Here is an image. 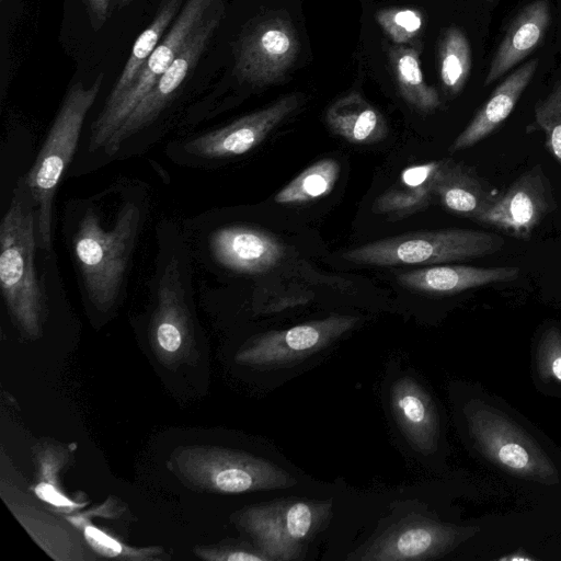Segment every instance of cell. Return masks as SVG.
<instances>
[{"instance_id":"6da1fadb","label":"cell","mask_w":561,"mask_h":561,"mask_svg":"<svg viewBox=\"0 0 561 561\" xmlns=\"http://www.w3.org/2000/svg\"><path fill=\"white\" fill-rule=\"evenodd\" d=\"M71 232V251L89 304L107 312L117 304L145 219L140 199L123 202L110 224L89 203L81 205Z\"/></svg>"},{"instance_id":"7a4b0ae2","label":"cell","mask_w":561,"mask_h":561,"mask_svg":"<svg viewBox=\"0 0 561 561\" xmlns=\"http://www.w3.org/2000/svg\"><path fill=\"white\" fill-rule=\"evenodd\" d=\"M37 249L35 204L20 179L0 225V287L10 317L31 339L41 335L46 316V295L36 266Z\"/></svg>"},{"instance_id":"3957f363","label":"cell","mask_w":561,"mask_h":561,"mask_svg":"<svg viewBox=\"0 0 561 561\" xmlns=\"http://www.w3.org/2000/svg\"><path fill=\"white\" fill-rule=\"evenodd\" d=\"M159 234L149 335L158 359L164 365H173L192 352L195 342L193 276L188 248L182 234L170 225Z\"/></svg>"},{"instance_id":"277c9868","label":"cell","mask_w":561,"mask_h":561,"mask_svg":"<svg viewBox=\"0 0 561 561\" xmlns=\"http://www.w3.org/2000/svg\"><path fill=\"white\" fill-rule=\"evenodd\" d=\"M103 78L104 73L100 72L89 85L77 81L69 87L32 168L23 178L35 204L37 244L42 251L51 250L56 191L76 152Z\"/></svg>"},{"instance_id":"5b68a950","label":"cell","mask_w":561,"mask_h":561,"mask_svg":"<svg viewBox=\"0 0 561 561\" xmlns=\"http://www.w3.org/2000/svg\"><path fill=\"white\" fill-rule=\"evenodd\" d=\"M504 244L497 233L449 228L376 240L345 251L342 257L375 266L430 265L483 257L501 251Z\"/></svg>"},{"instance_id":"8992f818","label":"cell","mask_w":561,"mask_h":561,"mask_svg":"<svg viewBox=\"0 0 561 561\" xmlns=\"http://www.w3.org/2000/svg\"><path fill=\"white\" fill-rule=\"evenodd\" d=\"M170 463L183 483L204 492L234 494L296 483L291 476L270 461L217 446L179 448Z\"/></svg>"},{"instance_id":"52a82bcc","label":"cell","mask_w":561,"mask_h":561,"mask_svg":"<svg viewBox=\"0 0 561 561\" xmlns=\"http://www.w3.org/2000/svg\"><path fill=\"white\" fill-rule=\"evenodd\" d=\"M328 501H279L244 507L233 515L268 561L296 560L306 543L331 515Z\"/></svg>"},{"instance_id":"ba28073f","label":"cell","mask_w":561,"mask_h":561,"mask_svg":"<svg viewBox=\"0 0 561 561\" xmlns=\"http://www.w3.org/2000/svg\"><path fill=\"white\" fill-rule=\"evenodd\" d=\"M470 434L479 449L511 474L556 483L558 471L540 446L495 408L474 399L465 407Z\"/></svg>"},{"instance_id":"9c48e42d","label":"cell","mask_w":561,"mask_h":561,"mask_svg":"<svg viewBox=\"0 0 561 561\" xmlns=\"http://www.w3.org/2000/svg\"><path fill=\"white\" fill-rule=\"evenodd\" d=\"M220 0H185L169 31L150 55L134 83L117 103L100 112L91 125L89 151L104 149L124 121L170 67L188 36Z\"/></svg>"},{"instance_id":"30bf717a","label":"cell","mask_w":561,"mask_h":561,"mask_svg":"<svg viewBox=\"0 0 561 561\" xmlns=\"http://www.w3.org/2000/svg\"><path fill=\"white\" fill-rule=\"evenodd\" d=\"M221 10L222 7L218 4L192 32L170 67L160 76L111 138L104 148L105 153H117L127 139L151 125L175 99L218 27Z\"/></svg>"},{"instance_id":"8fae6325","label":"cell","mask_w":561,"mask_h":561,"mask_svg":"<svg viewBox=\"0 0 561 561\" xmlns=\"http://www.w3.org/2000/svg\"><path fill=\"white\" fill-rule=\"evenodd\" d=\"M358 318L331 316L291 327L271 331L249 341L236 354V362L255 368H272L290 364L329 345L352 330Z\"/></svg>"},{"instance_id":"7c38bea8","label":"cell","mask_w":561,"mask_h":561,"mask_svg":"<svg viewBox=\"0 0 561 561\" xmlns=\"http://www.w3.org/2000/svg\"><path fill=\"white\" fill-rule=\"evenodd\" d=\"M298 50L299 41L288 21L264 20L240 39L234 73L240 80L253 84L275 82L293 65Z\"/></svg>"},{"instance_id":"4fadbf2b","label":"cell","mask_w":561,"mask_h":561,"mask_svg":"<svg viewBox=\"0 0 561 561\" xmlns=\"http://www.w3.org/2000/svg\"><path fill=\"white\" fill-rule=\"evenodd\" d=\"M554 198L547 176L536 165L518 176L499 195L478 222L527 240L553 209Z\"/></svg>"},{"instance_id":"5bb4252c","label":"cell","mask_w":561,"mask_h":561,"mask_svg":"<svg viewBox=\"0 0 561 561\" xmlns=\"http://www.w3.org/2000/svg\"><path fill=\"white\" fill-rule=\"evenodd\" d=\"M301 102L300 94H289L267 107L244 115L183 144L186 153L201 159H222L243 154L260 145L266 136Z\"/></svg>"},{"instance_id":"9a60e30c","label":"cell","mask_w":561,"mask_h":561,"mask_svg":"<svg viewBox=\"0 0 561 561\" xmlns=\"http://www.w3.org/2000/svg\"><path fill=\"white\" fill-rule=\"evenodd\" d=\"M477 529L444 525L427 518H405L369 545L360 560H426L443 556Z\"/></svg>"},{"instance_id":"2e32d148","label":"cell","mask_w":561,"mask_h":561,"mask_svg":"<svg viewBox=\"0 0 561 561\" xmlns=\"http://www.w3.org/2000/svg\"><path fill=\"white\" fill-rule=\"evenodd\" d=\"M207 243L210 256L218 265L240 274L270 271L284 255L283 245L272 234L241 225L213 230Z\"/></svg>"},{"instance_id":"e0dca14e","label":"cell","mask_w":561,"mask_h":561,"mask_svg":"<svg viewBox=\"0 0 561 561\" xmlns=\"http://www.w3.org/2000/svg\"><path fill=\"white\" fill-rule=\"evenodd\" d=\"M519 274V268L515 266L435 265L398 274L397 279L410 289L450 295L511 282L518 278Z\"/></svg>"},{"instance_id":"ac0fdd59","label":"cell","mask_w":561,"mask_h":561,"mask_svg":"<svg viewBox=\"0 0 561 561\" xmlns=\"http://www.w3.org/2000/svg\"><path fill=\"white\" fill-rule=\"evenodd\" d=\"M550 22L548 0H535L527 4L510 24L490 64L484 87L530 55L543 41Z\"/></svg>"},{"instance_id":"d6986e66","label":"cell","mask_w":561,"mask_h":561,"mask_svg":"<svg viewBox=\"0 0 561 561\" xmlns=\"http://www.w3.org/2000/svg\"><path fill=\"white\" fill-rule=\"evenodd\" d=\"M538 67V58L528 60L506 77L477 112L468 126L451 144L453 152L477 145L496 130L511 115L522 93L531 81Z\"/></svg>"},{"instance_id":"ffe728a7","label":"cell","mask_w":561,"mask_h":561,"mask_svg":"<svg viewBox=\"0 0 561 561\" xmlns=\"http://www.w3.org/2000/svg\"><path fill=\"white\" fill-rule=\"evenodd\" d=\"M432 188L448 211L476 221L499 196L473 171L451 160L440 161Z\"/></svg>"},{"instance_id":"44dd1931","label":"cell","mask_w":561,"mask_h":561,"mask_svg":"<svg viewBox=\"0 0 561 561\" xmlns=\"http://www.w3.org/2000/svg\"><path fill=\"white\" fill-rule=\"evenodd\" d=\"M391 404L398 424L410 443L422 454L437 446L438 421L427 392L411 377L398 379L391 391Z\"/></svg>"},{"instance_id":"7402d4cb","label":"cell","mask_w":561,"mask_h":561,"mask_svg":"<svg viewBox=\"0 0 561 561\" xmlns=\"http://www.w3.org/2000/svg\"><path fill=\"white\" fill-rule=\"evenodd\" d=\"M325 121L334 134L356 145L377 142L388 133L382 114L357 92L335 101Z\"/></svg>"},{"instance_id":"603a6c76","label":"cell","mask_w":561,"mask_h":561,"mask_svg":"<svg viewBox=\"0 0 561 561\" xmlns=\"http://www.w3.org/2000/svg\"><path fill=\"white\" fill-rule=\"evenodd\" d=\"M185 0H160L150 24L134 43L130 55L100 112L113 107L136 80L146 61L172 25Z\"/></svg>"},{"instance_id":"cb8c5ba5","label":"cell","mask_w":561,"mask_h":561,"mask_svg":"<svg viewBox=\"0 0 561 561\" xmlns=\"http://www.w3.org/2000/svg\"><path fill=\"white\" fill-rule=\"evenodd\" d=\"M34 541L55 560H87V551L75 533L55 518L30 506L8 504Z\"/></svg>"},{"instance_id":"d4e9b609","label":"cell","mask_w":561,"mask_h":561,"mask_svg":"<svg viewBox=\"0 0 561 561\" xmlns=\"http://www.w3.org/2000/svg\"><path fill=\"white\" fill-rule=\"evenodd\" d=\"M389 56L402 98L422 112L436 110L440 99L437 91L424 80L417 50L398 45L390 50Z\"/></svg>"},{"instance_id":"484cf974","label":"cell","mask_w":561,"mask_h":561,"mask_svg":"<svg viewBox=\"0 0 561 561\" xmlns=\"http://www.w3.org/2000/svg\"><path fill=\"white\" fill-rule=\"evenodd\" d=\"M69 453L65 447L44 444L36 450L37 479L34 486L35 495L54 507L69 514L87 505L70 499L61 489L58 474L68 462Z\"/></svg>"},{"instance_id":"4316f807","label":"cell","mask_w":561,"mask_h":561,"mask_svg":"<svg viewBox=\"0 0 561 561\" xmlns=\"http://www.w3.org/2000/svg\"><path fill=\"white\" fill-rule=\"evenodd\" d=\"M340 163L322 159L299 173L274 197L277 204H304L329 195L340 176Z\"/></svg>"},{"instance_id":"83f0119b","label":"cell","mask_w":561,"mask_h":561,"mask_svg":"<svg viewBox=\"0 0 561 561\" xmlns=\"http://www.w3.org/2000/svg\"><path fill=\"white\" fill-rule=\"evenodd\" d=\"M65 519L81 533L88 547L98 556L121 560H156L163 552L158 547L134 548L129 547L113 535L107 534L93 525L87 514H64Z\"/></svg>"},{"instance_id":"f1b7e54d","label":"cell","mask_w":561,"mask_h":561,"mask_svg":"<svg viewBox=\"0 0 561 561\" xmlns=\"http://www.w3.org/2000/svg\"><path fill=\"white\" fill-rule=\"evenodd\" d=\"M471 69V49L466 35L457 27L444 34L439 45V76L444 89L450 94L465 87Z\"/></svg>"},{"instance_id":"f546056e","label":"cell","mask_w":561,"mask_h":561,"mask_svg":"<svg viewBox=\"0 0 561 561\" xmlns=\"http://www.w3.org/2000/svg\"><path fill=\"white\" fill-rule=\"evenodd\" d=\"M434 196L432 183L414 185L401 182L382 193L374 203L373 210L391 218H401L425 208Z\"/></svg>"},{"instance_id":"4dcf8cb0","label":"cell","mask_w":561,"mask_h":561,"mask_svg":"<svg viewBox=\"0 0 561 561\" xmlns=\"http://www.w3.org/2000/svg\"><path fill=\"white\" fill-rule=\"evenodd\" d=\"M535 124L546 136V146L561 167V80L535 107Z\"/></svg>"},{"instance_id":"1f68e13d","label":"cell","mask_w":561,"mask_h":561,"mask_svg":"<svg viewBox=\"0 0 561 561\" xmlns=\"http://www.w3.org/2000/svg\"><path fill=\"white\" fill-rule=\"evenodd\" d=\"M376 21L385 33L398 45L410 43L421 32L422 13L411 8H387L379 10Z\"/></svg>"},{"instance_id":"d6a6232c","label":"cell","mask_w":561,"mask_h":561,"mask_svg":"<svg viewBox=\"0 0 561 561\" xmlns=\"http://www.w3.org/2000/svg\"><path fill=\"white\" fill-rule=\"evenodd\" d=\"M537 364L543 379L561 383V331L558 328L550 327L541 334Z\"/></svg>"},{"instance_id":"836d02e7","label":"cell","mask_w":561,"mask_h":561,"mask_svg":"<svg viewBox=\"0 0 561 561\" xmlns=\"http://www.w3.org/2000/svg\"><path fill=\"white\" fill-rule=\"evenodd\" d=\"M195 554L208 561H268L262 553L237 547H201Z\"/></svg>"},{"instance_id":"e575fe53","label":"cell","mask_w":561,"mask_h":561,"mask_svg":"<svg viewBox=\"0 0 561 561\" xmlns=\"http://www.w3.org/2000/svg\"><path fill=\"white\" fill-rule=\"evenodd\" d=\"M94 31L100 30L110 18L116 0H82Z\"/></svg>"},{"instance_id":"d590c367","label":"cell","mask_w":561,"mask_h":561,"mask_svg":"<svg viewBox=\"0 0 561 561\" xmlns=\"http://www.w3.org/2000/svg\"><path fill=\"white\" fill-rule=\"evenodd\" d=\"M500 560H508V561L526 560V561H529V560H533V558L528 557L527 554L517 556L516 553H514L513 556L503 557Z\"/></svg>"},{"instance_id":"8d00e7d4","label":"cell","mask_w":561,"mask_h":561,"mask_svg":"<svg viewBox=\"0 0 561 561\" xmlns=\"http://www.w3.org/2000/svg\"><path fill=\"white\" fill-rule=\"evenodd\" d=\"M131 1H134V0H116V4H117L119 8H123V7L128 5Z\"/></svg>"},{"instance_id":"74e56055","label":"cell","mask_w":561,"mask_h":561,"mask_svg":"<svg viewBox=\"0 0 561 561\" xmlns=\"http://www.w3.org/2000/svg\"><path fill=\"white\" fill-rule=\"evenodd\" d=\"M486 1H489V2H493L494 0H486Z\"/></svg>"}]
</instances>
